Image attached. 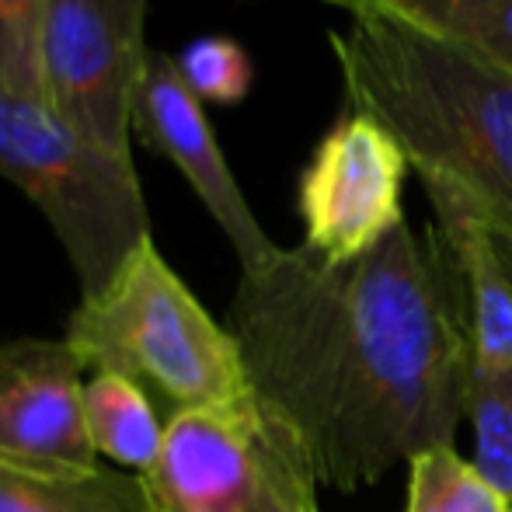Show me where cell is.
<instances>
[{"mask_svg":"<svg viewBox=\"0 0 512 512\" xmlns=\"http://www.w3.org/2000/svg\"><path fill=\"white\" fill-rule=\"evenodd\" d=\"M88 363L67 338L0 342V457L32 467H95L84 418Z\"/></svg>","mask_w":512,"mask_h":512,"instance_id":"obj_9","label":"cell"},{"mask_svg":"<svg viewBox=\"0 0 512 512\" xmlns=\"http://www.w3.org/2000/svg\"><path fill=\"white\" fill-rule=\"evenodd\" d=\"M405 512H512V502L457 446H436L408 460Z\"/></svg>","mask_w":512,"mask_h":512,"instance_id":"obj_13","label":"cell"},{"mask_svg":"<svg viewBox=\"0 0 512 512\" xmlns=\"http://www.w3.org/2000/svg\"><path fill=\"white\" fill-rule=\"evenodd\" d=\"M140 481L154 512H317L304 446L262 401L171 418Z\"/></svg>","mask_w":512,"mask_h":512,"instance_id":"obj_5","label":"cell"},{"mask_svg":"<svg viewBox=\"0 0 512 512\" xmlns=\"http://www.w3.org/2000/svg\"><path fill=\"white\" fill-rule=\"evenodd\" d=\"M432 203L429 258L474 370H512V283L495 255L488 223L460 196L425 189Z\"/></svg>","mask_w":512,"mask_h":512,"instance_id":"obj_10","label":"cell"},{"mask_svg":"<svg viewBox=\"0 0 512 512\" xmlns=\"http://www.w3.org/2000/svg\"><path fill=\"white\" fill-rule=\"evenodd\" d=\"M84 418L98 457H108L136 478L150 471L164 443V422L129 380L95 373L84 384Z\"/></svg>","mask_w":512,"mask_h":512,"instance_id":"obj_12","label":"cell"},{"mask_svg":"<svg viewBox=\"0 0 512 512\" xmlns=\"http://www.w3.org/2000/svg\"><path fill=\"white\" fill-rule=\"evenodd\" d=\"M464 422L474 432V464L512 502V370H474L464 387Z\"/></svg>","mask_w":512,"mask_h":512,"instance_id":"obj_14","label":"cell"},{"mask_svg":"<svg viewBox=\"0 0 512 512\" xmlns=\"http://www.w3.org/2000/svg\"><path fill=\"white\" fill-rule=\"evenodd\" d=\"M67 342L88 370L129 380L164 425L185 411L258 408L230 328L213 321L154 237L105 293L74 307Z\"/></svg>","mask_w":512,"mask_h":512,"instance_id":"obj_3","label":"cell"},{"mask_svg":"<svg viewBox=\"0 0 512 512\" xmlns=\"http://www.w3.org/2000/svg\"><path fill=\"white\" fill-rule=\"evenodd\" d=\"M147 0H46V105L102 147L133 157V105L147 63Z\"/></svg>","mask_w":512,"mask_h":512,"instance_id":"obj_6","label":"cell"},{"mask_svg":"<svg viewBox=\"0 0 512 512\" xmlns=\"http://www.w3.org/2000/svg\"><path fill=\"white\" fill-rule=\"evenodd\" d=\"M0 512H154L122 467H32L0 457Z\"/></svg>","mask_w":512,"mask_h":512,"instance_id":"obj_11","label":"cell"},{"mask_svg":"<svg viewBox=\"0 0 512 512\" xmlns=\"http://www.w3.org/2000/svg\"><path fill=\"white\" fill-rule=\"evenodd\" d=\"M175 67L182 81L199 102L213 105H237L248 98L255 84V63L248 49L227 35H203L192 39L182 53L175 56Z\"/></svg>","mask_w":512,"mask_h":512,"instance_id":"obj_16","label":"cell"},{"mask_svg":"<svg viewBox=\"0 0 512 512\" xmlns=\"http://www.w3.org/2000/svg\"><path fill=\"white\" fill-rule=\"evenodd\" d=\"M331 4H335V0H331Z\"/></svg>","mask_w":512,"mask_h":512,"instance_id":"obj_19","label":"cell"},{"mask_svg":"<svg viewBox=\"0 0 512 512\" xmlns=\"http://www.w3.org/2000/svg\"><path fill=\"white\" fill-rule=\"evenodd\" d=\"M408 157L391 133L352 108L310 154L297 189L304 248L328 265H352L405 223Z\"/></svg>","mask_w":512,"mask_h":512,"instance_id":"obj_7","label":"cell"},{"mask_svg":"<svg viewBox=\"0 0 512 512\" xmlns=\"http://www.w3.org/2000/svg\"><path fill=\"white\" fill-rule=\"evenodd\" d=\"M0 178L18 185L60 237L81 300L105 293L154 237L133 157L102 147L46 102L11 91H0Z\"/></svg>","mask_w":512,"mask_h":512,"instance_id":"obj_4","label":"cell"},{"mask_svg":"<svg viewBox=\"0 0 512 512\" xmlns=\"http://www.w3.org/2000/svg\"><path fill=\"white\" fill-rule=\"evenodd\" d=\"M133 136H140L150 150L164 154L182 178L192 185L216 227L234 248L241 272H255L279 255V244L262 230L251 213L234 171H230L223 147L206 119V108L175 67V56L150 49L143 63L140 88L133 105Z\"/></svg>","mask_w":512,"mask_h":512,"instance_id":"obj_8","label":"cell"},{"mask_svg":"<svg viewBox=\"0 0 512 512\" xmlns=\"http://www.w3.org/2000/svg\"><path fill=\"white\" fill-rule=\"evenodd\" d=\"M335 4L352 18L328 35L349 105L398 140L425 189L453 192L512 234V70L391 0Z\"/></svg>","mask_w":512,"mask_h":512,"instance_id":"obj_2","label":"cell"},{"mask_svg":"<svg viewBox=\"0 0 512 512\" xmlns=\"http://www.w3.org/2000/svg\"><path fill=\"white\" fill-rule=\"evenodd\" d=\"M488 234H492L495 255H499L502 269H506V276H509V283H512V234H502V230H492V227H488Z\"/></svg>","mask_w":512,"mask_h":512,"instance_id":"obj_18","label":"cell"},{"mask_svg":"<svg viewBox=\"0 0 512 512\" xmlns=\"http://www.w3.org/2000/svg\"><path fill=\"white\" fill-rule=\"evenodd\" d=\"M411 21L512 70V0H391Z\"/></svg>","mask_w":512,"mask_h":512,"instance_id":"obj_15","label":"cell"},{"mask_svg":"<svg viewBox=\"0 0 512 512\" xmlns=\"http://www.w3.org/2000/svg\"><path fill=\"white\" fill-rule=\"evenodd\" d=\"M227 328L317 485L356 492L457 439L471 349L408 223L352 265L300 244L241 272Z\"/></svg>","mask_w":512,"mask_h":512,"instance_id":"obj_1","label":"cell"},{"mask_svg":"<svg viewBox=\"0 0 512 512\" xmlns=\"http://www.w3.org/2000/svg\"><path fill=\"white\" fill-rule=\"evenodd\" d=\"M46 0H0V91L46 102L42 88Z\"/></svg>","mask_w":512,"mask_h":512,"instance_id":"obj_17","label":"cell"}]
</instances>
